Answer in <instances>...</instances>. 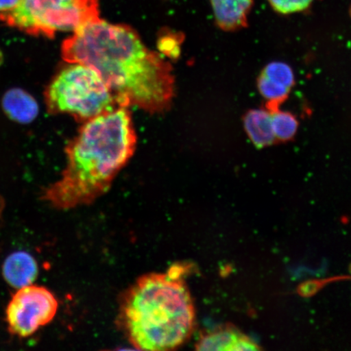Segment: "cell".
<instances>
[{
    "mask_svg": "<svg viewBox=\"0 0 351 351\" xmlns=\"http://www.w3.org/2000/svg\"><path fill=\"white\" fill-rule=\"evenodd\" d=\"M62 57L66 62L95 69L122 107L159 113L172 104L175 82L171 64L148 49L128 25L100 19L90 22L64 40Z\"/></svg>",
    "mask_w": 351,
    "mask_h": 351,
    "instance_id": "obj_1",
    "label": "cell"
},
{
    "mask_svg": "<svg viewBox=\"0 0 351 351\" xmlns=\"http://www.w3.org/2000/svg\"><path fill=\"white\" fill-rule=\"evenodd\" d=\"M137 136L128 108L86 121L66 147L67 165L41 199L59 210L90 205L106 194L133 156Z\"/></svg>",
    "mask_w": 351,
    "mask_h": 351,
    "instance_id": "obj_2",
    "label": "cell"
},
{
    "mask_svg": "<svg viewBox=\"0 0 351 351\" xmlns=\"http://www.w3.org/2000/svg\"><path fill=\"white\" fill-rule=\"evenodd\" d=\"M190 271L189 263H174L165 273L142 276L123 293L118 324L136 348L171 350L191 339L195 309L186 282Z\"/></svg>",
    "mask_w": 351,
    "mask_h": 351,
    "instance_id": "obj_3",
    "label": "cell"
},
{
    "mask_svg": "<svg viewBox=\"0 0 351 351\" xmlns=\"http://www.w3.org/2000/svg\"><path fill=\"white\" fill-rule=\"evenodd\" d=\"M57 74L45 92L48 111L67 113L87 121L121 105L99 73L86 64L69 63Z\"/></svg>",
    "mask_w": 351,
    "mask_h": 351,
    "instance_id": "obj_4",
    "label": "cell"
},
{
    "mask_svg": "<svg viewBox=\"0 0 351 351\" xmlns=\"http://www.w3.org/2000/svg\"><path fill=\"white\" fill-rule=\"evenodd\" d=\"M99 19V0H19L14 10L0 16L11 27L51 38Z\"/></svg>",
    "mask_w": 351,
    "mask_h": 351,
    "instance_id": "obj_5",
    "label": "cell"
},
{
    "mask_svg": "<svg viewBox=\"0 0 351 351\" xmlns=\"http://www.w3.org/2000/svg\"><path fill=\"white\" fill-rule=\"evenodd\" d=\"M57 310L58 302L47 288L33 284L21 288L7 307L8 331L20 337L32 336L54 319Z\"/></svg>",
    "mask_w": 351,
    "mask_h": 351,
    "instance_id": "obj_6",
    "label": "cell"
},
{
    "mask_svg": "<svg viewBox=\"0 0 351 351\" xmlns=\"http://www.w3.org/2000/svg\"><path fill=\"white\" fill-rule=\"evenodd\" d=\"M38 275V263L32 254L27 252L12 253L3 263V278L13 288L19 289L32 285Z\"/></svg>",
    "mask_w": 351,
    "mask_h": 351,
    "instance_id": "obj_7",
    "label": "cell"
},
{
    "mask_svg": "<svg viewBox=\"0 0 351 351\" xmlns=\"http://www.w3.org/2000/svg\"><path fill=\"white\" fill-rule=\"evenodd\" d=\"M197 350H250L258 348L248 337L230 327L205 333L196 344Z\"/></svg>",
    "mask_w": 351,
    "mask_h": 351,
    "instance_id": "obj_8",
    "label": "cell"
},
{
    "mask_svg": "<svg viewBox=\"0 0 351 351\" xmlns=\"http://www.w3.org/2000/svg\"><path fill=\"white\" fill-rule=\"evenodd\" d=\"M2 107L8 117L20 124H30L39 113L37 101L20 88H14L4 94Z\"/></svg>",
    "mask_w": 351,
    "mask_h": 351,
    "instance_id": "obj_9",
    "label": "cell"
},
{
    "mask_svg": "<svg viewBox=\"0 0 351 351\" xmlns=\"http://www.w3.org/2000/svg\"><path fill=\"white\" fill-rule=\"evenodd\" d=\"M210 3L219 27L234 29L245 23L253 0H210Z\"/></svg>",
    "mask_w": 351,
    "mask_h": 351,
    "instance_id": "obj_10",
    "label": "cell"
},
{
    "mask_svg": "<svg viewBox=\"0 0 351 351\" xmlns=\"http://www.w3.org/2000/svg\"><path fill=\"white\" fill-rule=\"evenodd\" d=\"M245 127L252 141L258 147H265L276 138L271 126V114L263 110L248 113Z\"/></svg>",
    "mask_w": 351,
    "mask_h": 351,
    "instance_id": "obj_11",
    "label": "cell"
},
{
    "mask_svg": "<svg viewBox=\"0 0 351 351\" xmlns=\"http://www.w3.org/2000/svg\"><path fill=\"white\" fill-rule=\"evenodd\" d=\"M271 120L275 138L285 140L291 138L295 134L298 122L291 114L276 112L271 114Z\"/></svg>",
    "mask_w": 351,
    "mask_h": 351,
    "instance_id": "obj_12",
    "label": "cell"
},
{
    "mask_svg": "<svg viewBox=\"0 0 351 351\" xmlns=\"http://www.w3.org/2000/svg\"><path fill=\"white\" fill-rule=\"evenodd\" d=\"M263 76L270 79L278 84L291 88L293 82L292 69L287 64L275 62L267 65Z\"/></svg>",
    "mask_w": 351,
    "mask_h": 351,
    "instance_id": "obj_13",
    "label": "cell"
},
{
    "mask_svg": "<svg viewBox=\"0 0 351 351\" xmlns=\"http://www.w3.org/2000/svg\"><path fill=\"white\" fill-rule=\"evenodd\" d=\"M260 86L261 93L267 99L270 101H280L285 98L287 95L289 88L278 84L270 79L262 75L260 79Z\"/></svg>",
    "mask_w": 351,
    "mask_h": 351,
    "instance_id": "obj_14",
    "label": "cell"
},
{
    "mask_svg": "<svg viewBox=\"0 0 351 351\" xmlns=\"http://www.w3.org/2000/svg\"><path fill=\"white\" fill-rule=\"evenodd\" d=\"M276 12L289 14L304 11L314 0H267Z\"/></svg>",
    "mask_w": 351,
    "mask_h": 351,
    "instance_id": "obj_15",
    "label": "cell"
},
{
    "mask_svg": "<svg viewBox=\"0 0 351 351\" xmlns=\"http://www.w3.org/2000/svg\"><path fill=\"white\" fill-rule=\"evenodd\" d=\"M19 0H0V16L5 15L14 10Z\"/></svg>",
    "mask_w": 351,
    "mask_h": 351,
    "instance_id": "obj_16",
    "label": "cell"
},
{
    "mask_svg": "<svg viewBox=\"0 0 351 351\" xmlns=\"http://www.w3.org/2000/svg\"><path fill=\"white\" fill-rule=\"evenodd\" d=\"M3 208H4V201L3 199V197L1 196H0V216H1Z\"/></svg>",
    "mask_w": 351,
    "mask_h": 351,
    "instance_id": "obj_17",
    "label": "cell"
}]
</instances>
